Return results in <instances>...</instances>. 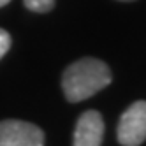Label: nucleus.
Masks as SVG:
<instances>
[{
  "label": "nucleus",
  "mask_w": 146,
  "mask_h": 146,
  "mask_svg": "<svg viewBox=\"0 0 146 146\" xmlns=\"http://www.w3.org/2000/svg\"><path fill=\"white\" fill-rule=\"evenodd\" d=\"M113 79L111 69L99 58L76 60L64 70L62 88L69 102H81L104 90Z\"/></svg>",
  "instance_id": "nucleus-1"
},
{
  "label": "nucleus",
  "mask_w": 146,
  "mask_h": 146,
  "mask_svg": "<svg viewBox=\"0 0 146 146\" xmlns=\"http://www.w3.org/2000/svg\"><path fill=\"white\" fill-rule=\"evenodd\" d=\"M116 137L121 146H141L146 141V100H135L118 121Z\"/></svg>",
  "instance_id": "nucleus-2"
},
{
  "label": "nucleus",
  "mask_w": 146,
  "mask_h": 146,
  "mask_svg": "<svg viewBox=\"0 0 146 146\" xmlns=\"http://www.w3.org/2000/svg\"><path fill=\"white\" fill-rule=\"evenodd\" d=\"M0 146H44V132L30 121L2 120Z\"/></svg>",
  "instance_id": "nucleus-3"
},
{
  "label": "nucleus",
  "mask_w": 146,
  "mask_h": 146,
  "mask_svg": "<svg viewBox=\"0 0 146 146\" xmlns=\"http://www.w3.org/2000/svg\"><path fill=\"white\" fill-rule=\"evenodd\" d=\"M102 137H104L102 114L95 109L85 111L76 123L72 146H100Z\"/></svg>",
  "instance_id": "nucleus-4"
},
{
  "label": "nucleus",
  "mask_w": 146,
  "mask_h": 146,
  "mask_svg": "<svg viewBox=\"0 0 146 146\" xmlns=\"http://www.w3.org/2000/svg\"><path fill=\"white\" fill-rule=\"evenodd\" d=\"M56 0H23L25 7L32 13H39V14H46L49 11H53Z\"/></svg>",
  "instance_id": "nucleus-5"
},
{
  "label": "nucleus",
  "mask_w": 146,
  "mask_h": 146,
  "mask_svg": "<svg viewBox=\"0 0 146 146\" xmlns=\"http://www.w3.org/2000/svg\"><path fill=\"white\" fill-rule=\"evenodd\" d=\"M11 42H13V39H11V34H9L7 30L0 28V60H2V58L7 55L9 48H11Z\"/></svg>",
  "instance_id": "nucleus-6"
},
{
  "label": "nucleus",
  "mask_w": 146,
  "mask_h": 146,
  "mask_svg": "<svg viewBox=\"0 0 146 146\" xmlns=\"http://www.w3.org/2000/svg\"><path fill=\"white\" fill-rule=\"evenodd\" d=\"M11 0H0V7H4V5H7Z\"/></svg>",
  "instance_id": "nucleus-7"
},
{
  "label": "nucleus",
  "mask_w": 146,
  "mask_h": 146,
  "mask_svg": "<svg viewBox=\"0 0 146 146\" xmlns=\"http://www.w3.org/2000/svg\"><path fill=\"white\" fill-rule=\"evenodd\" d=\"M120 2H134V0H120Z\"/></svg>",
  "instance_id": "nucleus-8"
}]
</instances>
